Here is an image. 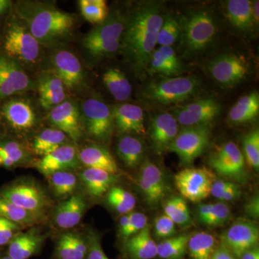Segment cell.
<instances>
[{
    "mask_svg": "<svg viewBox=\"0 0 259 259\" xmlns=\"http://www.w3.org/2000/svg\"><path fill=\"white\" fill-rule=\"evenodd\" d=\"M164 17L161 3L154 1L138 3L125 15L120 50L138 76L147 72Z\"/></svg>",
    "mask_w": 259,
    "mask_h": 259,
    "instance_id": "obj_1",
    "label": "cell"
},
{
    "mask_svg": "<svg viewBox=\"0 0 259 259\" xmlns=\"http://www.w3.org/2000/svg\"><path fill=\"white\" fill-rule=\"evenodd\" d=\"M16 10L19 19L44 47H54L66 39L76 21L74 15L42 2L20 1Z\"/></svg>",
    "mask_w": 259,
    "mask_h": 259,
    "instance_id": "obj_2",
    "label": "cell"
},
{
    "mask_svg": "<svg viewBox=\"0 0 259 259\" xmlns=\"http://www.w3.org/2000/svg\"><path fill=\"white\" fill-rule=\"evenodd\" d=\"M125 27V15L114 10L108 16L83 37L82 46L90 57L100 59L120 50Z\"/></svg>",
    "mask_w": 259,
    "mask_h": 259,
    "instance_id": "obj_3",
    "label": "cell"
},
{
    "mask_svg": "<svg viewBox=\"0 0 259 259\" xmlns=\"http://www.w3.org/2000/svg\"><path fill=\"white\" fill-rule=\"evenodd\" d=\"M199 87L200 81L195 76H175L150 81L143 89L141 95L151 103L171 105L194 96Z\"/></svg>",
    "mask_w": 259,
    "mask_h": 259,
    "instance_id": "obj_4",
    "label": "cell"
},
{
    "mask_svg": "<svg viewBox=\"0 0 259 259\" xmlns=\"http://www.w3.org/2000/svg\"><path fill=\"white\" fill-rule=\"evenodd\" d=\"M180 22L182 44L190 54L205 50L214 41L218 33L217 22L208 10L193 12Z\"/></svg>",
    "mask_w": 259,
    "mask_h": 259,
    "instance_id": "obj_5",
    "label": "cell"
},
{
    "mask_svg": "<svg viewBox=\"0 0 259 259\" xmlns=\"http://www.w3.org/2000/svg\"><path fill=\"white\" fill-rule=\"evenodd\" d=\"M7 56L18 63L34 64L40 56V44L22 20L12 22L5 35Z\"/></svg>",
    "mask_w": 259,
    "mask_h": 259,
    "instance_id": "obj_6",
    "label": "cell"
},
{
    "mask_svg": "<svg viewBox=\"0 0 259 259\" xmlns=\"http://www.w3.org/2000/svg\"><path fill=\"white\" fill-rule=\"evenodd\" d=\"M211 136L210 125L184 127L179 131L168 152L177 154L182 164H190L208 147Z\"/></svg>",
    "mask_w": 259,
    "mask_h": 259,
    "instance_id": "obj_7",
    "label": "cell"
},
{
    "mask_svg": "<svg viewBox=\"0 0 259 259\" xmlns=\"http://www.w3.org/2000/svg\"><path fill=\"white\" fill-rule=\"evenodd\" d=\"M83 128L94 139L107 142L113 132L112 110L107 104L97 98H89L81 105Z\"/></svg>",
    "mask_w": 259,
    "mask_h": 259,
    "instance_id": "obj_8",
    "label": "cell"
},
{
    "mask_svg": "<svg viewBox=\"0 0 259 259\" xmlns=\"http://www.w3.org/2000/svg\"><path fill=\"white\" fill-rule=\"evenodd\" d=\"M215 175L205 166L186 168L175 177V185L184 198L199 202L211 195Z\"/></svg>",
    "mask_w": 259,
    "mask_h": 259,
    "instance_id": "obj_9",
    "label": "cell"
},
{
    "mask_svg": "<svg viewBox=\"0 0 259 259\" xmlns=\"http://www.w3.org/2000/svg\"><path fill=\"white\" fill-rule=\"evenodd\" d=\"M50 71L62 81L66 90L76 92L83 88L85 72L81 61L71 51L58 49L50 57Z\"/></svg>",
    "mask_w": 259,
    "mask_h": 259,
    "instance_id": "obj_10",
    "label": "cell"
},
{
    "mask_svg": "<svg viewBox=\"0 0 259 259\" xmlns=\"http://www.w3.org/2000/svg\"><path fill=\"white\" fill-rule=\"evenodd\" d=\"M207 68L214 81L224 88H232L241 82L249 71L248 61L235 54H222L214 58Z\"/></svg>",
    "mask_w": 259,
    "mask_h": 259,
    "instance_id": "obj_11",
    "label": "cell"
},
{
    "mask_svg": "<svg viewBox=\"0 0 259 259\" xmlns=\"http://www.w3.org/2000/svg\"><path fill=\"white\" fill-rule=\"evenodd\" d=\"M209 164L221 176L237 181L245 178V158L235 143L227 142L213 151Z\"/></svg>",
    "mask_w": 259,
    "mask_h": 259,
    "instance_id": "obj_12",
    "label": "cell"
},
{
    "mask_svg": "<svg viewBox=\"0 0 259 259\" xmlns=\"http://www.w3.org/2000/svg\"><path fill=\"white\" fill-rule=\"evenodd\" d=\"M258 239L257 225L248 220L240 219L223 233L221 245L240 258L245 251L256 246Z\"/></svg>",
    "mask_w": 259,
    "mask_h": 259,
    "instance_id": "obj_13",
    "label": "cell"
},
{
    "mask_svg": "<svg viewBox=\"0 0 259 259\" xmlns=\"http://www.w3.org/2000/svg\"><path fill=\"white\" fill-rule=\"evenodd\" d=\"M0 195L15 205L38 215L48 206L47 196L32 184H13L0 191Z\"/></svg>",
    "mask_w": 259,
    "mask_h": 259,
    "instance_id": "obj_14",
    "label": "cell"
},
{
    "mask_svg": "<svg viewBox=\"0 0 259 259\" xmlns=\"http://www.w3.org/2000/svg\"><path fill=\"white\" fill-rule=\"evenodd\" d=\"M32 83L20 63L0 54V101L31 88Z\"/></svg>",
    "mask_w": 259,
    "mask_h": 259,
    "instance_id": "obj_15",
    "label": "cell"
},
{
    "mask_svg": "<svg viewBox=\"0 0 259 259\" xmlns=\"http://www.w3.org/2000/svg\"><path fill=\"white\" fill-rule=\"evenodd\" d=\"M221 106L214 99H200L177 110L175 118L184 127L210 125L221 112Z\"/></svg>",
    "mask_w": 259,
    "mask_h": 259,
    "instance_id": "obj_16",
    "label": "cell"
},
{
    "mask_svg": "<svg viewBox=\"0 0 259 259\" xmlns=\"http://www.w3.org/2000/svg\"><path fill=\"white\" fill-rule=\"evenodd\" d=\"M49 120L54 128L64 133L74 141L82 136V120L79 107L74 102L66 100L50 110Z\"/></svg>",
    "mask_w": 259,
    "mask_h": 259,
    "instance_id": "obj_17",
    "label": "cell"
},
{
    "mask_svg": "<svg viewBox=\"0 0 259 259\" xmlns=\"http://www.w3.org/2000/svg\"><path fill=\"white\" fill-rule=\"evenodd\" d=\"M138 184L146 202L151 206L159 203L166 195L164 175L161 168L149 160H145L141 165Z\"/></svg>",
    "mask_w": 259,
    "mask_h": 259,
    "instance_id": "obj_18",
    "label": "cell"
},
{
    "mask_svg": "<svg viewBox=\"0 0 259 259\" xmlns=\"http://www.w3.org/2000/svg\"><path fill=\"white\" fill-rule=\"evenodd\" d=\"M178 133L179 124L172 114L163 112L155 115L149 128V137L153 151L158 155L168 151Z\"/></svg>",
    "mask_w": 259,
    "mask_h": 259,
    "instance_id": "obj_19",
    "label": "cell"
},
{
    "mask_svg": "<svg viewBox=\"0 0 259 259\" xmlns=\"http://www.w3.org/2000/svg\"><path fill=\"white\" fill-rule=\"evenodd\" d=\"M112 110L114 125L120 134L146 135L144 112L139 105L125 103Z\"/></svg>",
    "mask_w": 259,
    "mask_h": 259,
    "instance_id": "obj_20",
    "label": "cell"
},
{
    "mask_svg": "<svg viewBox=\"0 0 259 259\" xmlns=\"http://www.w3.org/2000/svg\"><path fill=\"white\" fill-rule=\"evenodd\" d=\"M78 151L72 145L66 144L44 156L37 163L39 171L46 177L55 172L68 171L79 164Z\"/></svg>",
    "mask_w": 259,
    "mask_h": 259,
    "instance_id": "obj_21",
    "label": "cell"
},
{
    "mask_svg": "<svg viewBox=\"0 0 259 259\" xmlns=\"http://www.w3.org/2000/svg\"><path fill=\"white\" fill-rule=\"evenodd\" d=\"M37 90L40 106L45 110H52L66 100V87L51 71H44L39 75Z\"/></svg>",
    "mask_w": 259,
    "mask_h": 259,
    "instance_id": "obj_22",
    "label": "cell"
},
{
    "mask_svg": "<svg viewBox=\"0 0 259 259\" xmlns=\"http://www.w3.org/2000/svg\"><path fill=\"white\" fill-rule=\"evenodd\" d=\"M3 117L13 128L28 131L35 125L36 115L30 104L23 99H13L3 105Z\"/></svg>",
    "mask_w": 259,
    "mask_h": 259,
    "instance_id": "obj_23",
    "label": "cell"
},
{
    "mask_svg": "<svg viewBox=\"0 0 259 259\" xmlns=\"http://www.w3.org/2000/svg\"><path fill=\"white\" fill-rule=\"evenodd\" d=\"M84 199L80 195H73L56 207L54 221L62 229H69L77 226L86 209Z\"/></svg>",
    "mask_w": 259,
    "mask_h": 259,
    "instance_id": "obj_24",
    "label": "cell"
},
{
    "mask_svg": "<svg viewBox=\"0 0 259 259\" xmlns=\"http://www.w3.org/2000/svg\"><path fill=\"white\" fill-rule=\"evenodd\" d=\"M80 162L88 168H97L117 175L119 171L117 163L108 150L100 145L85 146L78 152Z\"/></svg>",
    "mask_w": 259,
    "mask_h": 259,
    "instance_id": "obj_25",
    "label": "cell"
},
{
    "mask_svg": "<svg viewBox=\"0 0 259 259\" xmlns=\"http://www.w3.org/2000/svg\"><path fill=\"white\" fill-rule=\"evenodd\" d=\"M42 242L44 237L36 231L18 233L8 244V255L12 259H29L40 251Z\"/></svg>",
    "mask_w": 259,
    "mask_h": 259,
    "instance_id": "obj_26",
    "label": "cell"
},
{
    "mask_svg": "<svg viewBox=\"0 0 259 259\" xmlns=\"http://www.w3.org/2000/svg\"><path fill=\"white\" fill-rule=\"evenodd\" d=\"M117 175L97 168H87L80 175L85 190L93 197H100L113 187Z\"/></svg>",
    "mask_w": 259,
    "mask_h": 259,
    "instance_id": "obj_27",
    "label": "cell"
},
{
    "mask_svg": "<svg viewBox=\"0 0 259 259\" xmlns=\"http://www.w3.org/2000/svg\"><path fill=\"white\" fill-rule=\"evenodd\" d=\"M88 241L76 233L66 232L56 242V255L58 259H86Z\"/></svg>",
    "mask_w": 259,
    "mask_h": 259,
    "instance_id": "obj_28",
    "label": "cell"
},
{
    "mask_svg": "<svg viewBox=\"0 0 259 259\" xmlns=\"http://www.w3.org/2000/svg\"><path fill=\"white\" fill-rule=\"evenodd\" d=\"M151 226L127 239L126 249L133 259H153L157 255V244L151 236Z\"/></svg>",
    "mask_w": 259,
    "mask_h": 259,
    "instance_id": "obj_29",
    "label": "cell"
},
{
    "mask_svg": "<svg viewBox=\"0 0 259 259\" xmlns=\"http://www.w3.org/2000/svg\"><path fill=\"white\" fill-rule=\"evenodd\" d=\"M116 150L117 156L128 168H136L144 160V143L139 137L131 135L122 136L117 141Z\"/></svg>",
    "mask_w": 259,
    "mask_h": 259,
    "instance_id": "obj_30",
    "label": "cell"
},
{
    "mask_svg": "<svg viewBox=\"0 0 259 259\" xmlns=\"http://www.w3.org/2000/svg\"><path fill=\"white\" fill-rule=\"evenodd\" d=\"M226 12L228 20L238 30L247 31L255 25L252 2L229 0L226 3Z\"/></svg>",
    "mask_w": 259,
    "mask_h": 259,
    "instance_id": "obj_31",
    "label": "cell"
},
{
    "mask_svg": "<svg viewBox=\"0 0 259 259\" xmlns=\"http://www.w3.org/2000/svg\"><path fill=\"white\" fill-rule=\"evenodd\" d=\"M259 113V95L257 92L241 97L229 112L232 123H246L255 120Z\"/></svg>",
    "mask_w": 259,
    "mask_h": 259,
    "instance_id": "obj_32",
    "label": "cell"
},
{
    "mask_svg": "<svg viewBox=\"0 0 259 259\" xmlns=\"http://www.w3.org/2000/svg\"><path fill=\"white\" fill-rule=\"evenodd\" d=\"M68 140L69 137L62 131L54 127L47 128L35 138L32 149L35 154L44 157L66 145Z\"/></svg>",
    "mask_w": 259,
    "mask_h": 259,
    "instance_id": "obj_33",
    "label": "cell"
},
{
    "mask_svg": "<svg viewBox=\"0 0 259 259\" xmlns=\"http://www.w3.org/2000/svg\"><path fill=\"white\" fill-rule=\"evenodd\" d=\"M104 83L112 97L117 101L128 100L132 94V86L126 75L117 68H110L104 73Z\"/></svg>",
    "mask_w": 259,
    "mask_h": 259,
    "instance_id": "obj_34",
    "label": "cell"
},
{
    "mask_svg": "<svg viewBox=\"0 0 259 259\" xmlns=\"http://www.w3.org/2000/svg\"><path fill=\"white\" fill-rule=\"evenodd\" d=\"M216 248L215 238L207 232L194 233L190 236L187 245L192 259H210Z\"/></svg>",
    "mask_w": 259,
    "mask_h": 259,
    "instance_id": "obj_35",
    "label": "cell"
},
{
    "mask_svg": "<svg viewBox=\"0 0 259 259\" xmlns=\"http://www.w3.org/2000/svg\"><path fill=\"white\" fill-rule=\"evenodd\" d=\"M0 217L18 226H30L36 221L38 214L25 210L0 195Z\"/></svg>",
    "mask_w": 259,
    "mask_h": 259,
    "instance_id": "obj_36",
    "label": "cell"
},
{
    "mask_svg": "<svg viewBox=\"0 0 259 259\" xmlns=\"http://www.w3.org/2000/svg\"><path fill=\"white\" fill-rule=\"evenodd\" d=\"M190 236H175L157 244V255L162 259H182L187 250Z\"/></svg>",
    "mask_w": 259,
    "mask_h": 259,
    "instance_id": "obj_37",
    "label": "cell"
},
{
    "mask_svg": "<svg viewBox=\"0 0 259 259\" xmlns=\"http://www.w3.org/2000/svg\"><path fill=\"white\" fill-rule=\"evenodd\" d=\"M164 214L178 226L185 227L192 223L188 205L183 197H173L164 204Z\"/></svg>",
    "mask_w": 259,
    "mask_h": 259,
    "instance_id": "obj_38",
    "label": "cell"
},
{
    "mask_svg": "<svg viewBox=\"0 0 259 259\" xmlns=\"http://www.w3.org/2000/svg\"><path fill=\"white\" fill-rule=\"evenodd\" d=\"M107 200L116 212L123 215L132 212L136 204V198L131 192L117 186L108 191Z\"/></svg>",
    "mask_w": 259,
    "mask_h": 259,
    "instance_id": "obj_39",
    "label": "cell"
},
{
    "mask_svg": "<svg viewBox=\"0 0 259 259\" xmlns=\"http://www.w3.org/2000/svg\"><path fill=\"white\" fill-rule=\"evenodd\" d=\"M48 177L51 189L58 197L71 195L77 187V179L74 174L70 171H57Z\"/></svg>",
    "mask_w": 259,
    "mask_h": 259,
    "instance_id": "obj_40",
    "label": "cell"
},
{
    "mask_svg": "<svg viewBox=\"0 0 259 259\" xmlns=\"http://www.w3.org/2000/svg\"><path fill=\"white\" fill-rule=\"evenodd\" d=\"M27 157L23 145L15 141L0 143V167L11 168L21 163Z\"/></svg>",
    "mask_w": 259,
    "mask_h": 259,
    "instance_id": "obj_41",
    "label": "cell"
},
{
    "mask_svg": "<svg viewBox=\"0 0 259 259\" xmlns=\"http://www.w3.org/2000/svg\"><path fill=\"white\" fill-rule=\"evenodd\" d=\"M79 5L83 18L97 25L102 23L110 13L106 2L104 0H80Z\"/></svg>",
    "mask_w": 259,
    "mask_h": 259,
    "instance_id": "obj_42",
    "label": "cell"
},
{
    "mask_svg": "<svg viewBox=\"0 0 259 259\" xmlns=\"http://www.w3.org/2000/svg\"><path fill=\"white\" fill-rule=\"evenodd\" d=\"M182 34L180 20L170 15H165L159 32L157 45L160 47H172L179 40Z\"/></svg>",
    "mask_w": 259,
    "mask_h": 259,
    "instance_id": "obj_43",
    "label": "cell"
},
{
    "mask_svg": "<svg viewBox=\"0 0 259 259\" xmlns=\"http://www.w3.org/2000/svg\"><path fill=\"white\" fill-rule=\"evenodd\" d=\"M245 161L251 168L258 171L259 168V131H251L245 136L243 141Z\"/></svg>",
    "mask_w": 259,
    "mask_h": 259,
    "instance_id": "obj_44",
    "label": "cell"
},
{
    "mask_svg": "<svg viewBox=\"0 0 259 259\" xmlns=\"http://www.w3.org/2000/svg\"><path fill=\"white\" fill-rule=\"evenodd\" d=\"M147 72L151 74H159L164 76L178 75L176 70L167 62L158 49H155L148 63Z\"/></svg>",
    "mask_w": 259,
    "mask_h": 259,
    "instance_id": "obj_45",
    "label": "cell"
},
{
    "mask_svg": "<svg viewBox=\"0 0 259 259\" xmlns=\"http://www.w3.org/2000/svg\"><path fill=\"white\" fill-rule=\"evenodd\" d=\"M176 224L166 214L158 216L154 222V234L158 238H171L177 233Z\"/></svg>",
    "mask_w": 259,
    "mask_h": 259,
    "instance_id": "obj_46",
    "label": "cell"
},
{
    "mask_svg": "<svg viewBox=\"0 0 259 259\" xmlns=\"http://www.w3.org/2000/svg\"><path fill=\"white\" fill-rule=\"evenodd\" d=\"M231 209L224 202L213 203L212 212L207 226H223L231 218Z\"/></svg>",
    "mask_w": 259,
    "mask_h": 259,
    "instance_id": "obj_47",
    "label": "cell"
},
{
    "mask_svg": "<svg viewBox=\"0 0 259 259\" xmlns=\"http://www.w3.org/2000/svg\"><path fill=\"white\" fill-rule=\"evenodd\" d=\"M147 225L148 218L143 213H129L128 225H127L125 233L122 235V238L128 239L131 237L142 231Z\"/></svg>",
    "mask_w": 259,
    "mask_h": 259,
    "instance_id": "obj_48",
    "label": "cell"
},
{
    "mask_svg": "<svg viewBox=\"0 0 259 259\" xmlns=\"http://www.w3.org/2000/svg\"><path fill=\"white\" fill-rule=\"evenodd\" d=\"M88 250L86 259H110L102 249L98 235L92 231L88 238Z\"/></svg>",
    "mask_w": 259,
    "mask_h": 259,
    "instance_id": "obj_49",
    "label": "cell"
},
{
    "mask_svg": "<svg viewBox=\"0 0 259 259\" xmlns=\"http://www.w3.org/2000/svg\"><path fill=\"white\" fill-rule=\"evenodd\" d=\"M157 49L161 53L163 59L180 74L182 70V65L173 47H160Z\"/></svg>",
    "mask_w": 259,
    "mask_h": 259,
    "instance_id": "obj_50",
    "label": "cell"
},
{
    "mask_svg": "<svg viewBox=\"0 0 259 259\" xmlns=\"http://www.w3.org/2000/svg\"><path fill=\"white\" fill-rule=\"evenodd\" d=\"M19 228L20 226L18 225L5 219L4 227L0 234V246L9 244L11 240L18 234L17 231Z\"/></svg>",
    "mask_w": 259,
    "mask_h": 259,
    "instance_id": "obj_51",
    "label": "cell"
},
{
    "mask_svg": "<svg viewBox=\"0 0 259 259\" xmlns=\"http://www.w3.org/2000/svg\"><path fill=\"white\" fill-rule=\"evenodd\" d=\"M236 183L226 180H214L211 188V195L218 199L227 190H230L236 185Z\"/></svg>",
    "mask_w": 259,
    "mask_h": 259,
    "instance_id": "obj_52",
    "label": "cell"
},
{
    "mask_svg": "<svg viewBox=\"0 0 259 259\" xmlns=\"http://www.w3.org/2000/svg\"><path fill=\"white\" fill-rule=\"evenodd\" d=\"M245 214L251 218H258L259 216V198L258 195L253 196L245 204Z\"/></svg>",
    "mask_w": 259,
    "mask_h": 259,
    "instance_id": "obj_53",
    "label": "cell"
},
{
    "mask_svg": "<svg viewBox=\"0 0 259 259\" xmlns=\"http://www.w3.org/2000/svg\"><path fill=\"white\" fill-rule=\"evenodd\" d=\"M241 195V190L239 185H236L232 187L230 190H227L224 193L221 194L218 199L223 202H231L239 198Z\"/></svg>",
    "mask_w": 259,
    "mask_h": 259,
    "instance_id": "obj_54",
    "label": "cell"
},
{
    "mask_svg": "<svg viewBox=\"0 0 259 259\" xmlns=\"http://www.w3.org/2000/svg\"><path fill=\"white\" fill-rule=\"evenodd\" d=\"M213 203L202 204L199 206L197 211V216L199 222L207 226V223L212 212Z\"/></svg>",
    "mask_w": 259,
    "mask_h": 259,
    "instance_id": "obj_55",
    "label": "cell"
},
{
    "mask_svg": "<svg viewBox=\"0 0 259 259\" xmlns=\"http://www.w3.org/2000/svg\"><path fill=\"white\" fill-rule=\"evenodd\" d=\"M210 259H236L230 250L223 245L216 248Z\"/></svg>",
    "mask_w": 259,
    "mask_h": 259,
    "instance_id": "obj_56",
    "label": "cell"
},
{
    "mask_svg": "<svg viewBox=\"0 0 259 259\" xmlns=\"http://www.w3.org/2000/svg\"><path fill=\"white\" fill-rule=\"evenodd\" d=\"M240 259H259V249L258 246L253 247L245 251Z\"/></svg>",
    "mask_w": 259,
    "mask_h": 259,
    "instance_id": "obj_57",
    "label": "cell"
},
{
    "mask_svg": "<svg viewBox=\"0 0 259 259\" xmlns=\"http://www.w3.org/2000/svg\"><path fill=\"white\" fill-rule=\"evenodd\" d=\"M11 5L12 2L9 0H0V15L8 11Z\"/></svg>",
    "mask_w": 259,
    "mask_h": 259,
    "instance_id": "obj_58",
    "label": "cell"
},
{
    "mask_svg": "<svg viewBox=\"0 0 259 259\" xmlns=\"http://www.w3.org/2000/svg\"><path fill=\"white\" fill-rule=\"evenodd\" d=\"M252 9H253V18H254L255 25L258 23L259 20V2L255 1L252 3Z\"/></svg>",
    "mask_w": 259,
    "mask_h": 259,
    "instance_id": "obj_59",
    "label": "cell"
},
{
    "mask_svg": "<svg viewBox=\"0 0 259 259\" xmlns=\"http://www.w3.org/2000/svg\"><path fill=\"white\" fill-rule=\"evenodd\" d=\"M5 219L4 218L0 217V234L1 232L3 231V227H4Z\"/></svg>",
    "mask_w": 259,
    "mask_h": 259,
    "instance_id": "obj_60",
    "label": "cell"
},
{
    "mask_svg": "<svg viewBox=\"0 0 259 259\" xmlns=\"http://www.w3.org/2000/svg\"><path fill=\"white\" fill-rule=\"evenodd\" d=\"M0 259H12V258H10L9 255H1V256H0Z\"/></svg>",
    "mask_w": 259,
    "mask_h": 259,
    "instance_id": "obj_61",
    "label": "cell"
}]
</instances>
